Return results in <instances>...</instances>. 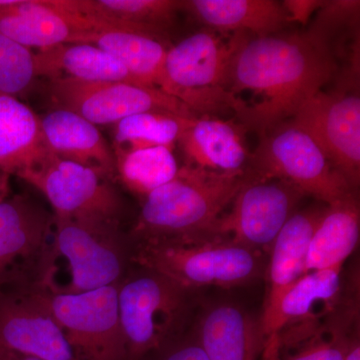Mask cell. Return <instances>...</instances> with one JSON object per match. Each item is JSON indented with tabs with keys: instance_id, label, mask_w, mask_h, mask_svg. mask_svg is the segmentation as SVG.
<instances>
[{
	"instance_id": "1",
	"label": "cell",
	"mask_w": 360,
	"mask_h": 360,
	"mask_svg": "<svg viewBox=\"0 0 360 360\" xmlns=\"http://www.w3.org/2000/svg\"><path fill=\"white\" fill-rule=\"evenodd\" d=\"M338 68L335 49L310 30L266 37L239 32L227 89L236 97L250 94L253 101L245 103L236 122L262 136L295 117Z\"/></svg>"
},
{
	"instance_id": "2",
	"label": "cell",
	"mask_w": 360,
	"mask_h": 360,
	"mask_svg": "<svg viewBox=\"0 0 360 360\" xmlns=\"http://www.w3.org/2000/svg\"><path fill=\"white\" fill-rule=\"evenodd\" d=\"M132 240L122 221L53 214L51 239L34 288L77 295L120 283L131 269Z\"/></svg>"
},
{
	"instance_id": "3",
	"label": "cell",
	"mask_w": 360,
	"mask_h": 360,
	"mask_svg": "<svg viewBox=\"0 0 360 360\" xmlns=\"http://www.w3.org/2000/svg\"><path fill=\"white\" fill-rule=\"evenodd\" d=\"M248 179L245 172L219 174L184 165L174 179L143 198L129 232L132 240L212 238Z\"/></svg>"
},
{
	"instance_id": "4",
	"label": "cell",
	"mask_w": 360,
	"mask_h": 360,
	"mask_svg": "<svg viewBox=\"0 0 360 360\" xmlns=\"http://www.w3.org/2000/svg\"><path fill=\"white\" fill-rule=\"evenodd\" d=\"M264 257L220 238L132 240V265L160 274L193 292L253 283L265 269Z\"/></svg>"
},
{
	"instance_id": "5",
	"label": "cell",
	"mask_w": 360,
	"mask_h": 360,
	"mask_svg": "<svg viewBox=\"0 0 360 360\" xmlns=\"http://www.w3.org/2000/svg\"><path fill=\"white\" fill-rule=\"evenodd\" d=\"M135 267L118 285V314L129 360H143L191 328L195 292L155 271Z\"/></svg>"
},
{
	"instance_id": "6",
	"label": "cell",
	"mask_w": 360,
	"mask_h": 360,
	"mask_svg": "<svg viewBox=\"0 0 360 360\" xmlns=\"http://www.w3.org/2000/svg\"><path fill=\"white\" fill-rule=\"evenodd\" d=\"M206 30L170 47L165 58V94L186 103L198 117L231 111L238 115L245 103L229 91L232 56L239 32L229 37Z\"/></svg>"
},
{
	"instance_id": "7",
	"label": "cell",
	"mask_w": 360,
	"mask_h": 360,
	"mask_svg": "<svg viewBox=\"0 0 360 360\" xmlns=\"http://www.w3.org/2000/svg\"><path fill=\"white\" fill-rule=\"evenodd\" d=\"M246 174L251 179L290 182L305 195L326 205L355 193L311 136L291 122L259 136Z\"/></svg>"
},
{
	"instance_id": "8",
	"label": "cell",
	"mask_w": 360,
	"mask_h": 360,
	"mask_svg": "<svg viewBox=\"0 0 360 360\" xmlns=\"http://www.w3.org/2000/svg\"><path fill=\"white\" fill-rule=\"evenodd\" d=\"M120 283L77 295L39 291L77 360H129L117 293Z\"/></svg>"
},
{
	"instance_id": "9",
	"label": "cell",
	"mask_w": 360,
	"mask_h": 360,
	"mask_svg": "<svg viewBox=\"0 0 360 360\" xmlns=\"http://www.w3.org/2000/svg\"><path fill=\"white\" fill-rule=\"evenodd\" d=\"M304 198L307 195L290 182L255 180L248 175L229 210L215 225L212 238L227 239L266 257Z\"/></svg>"
},
{
	"instance_id": "10",
	"label": "cell",
	"mask_w": 360,
	"mask_h": 360,
	"mask_svg": "<svg viewBox=\"0 0 360 360\" xmlns=\"http://www.w3.org/2000/svg\"><path fill=\"white\" fill-rule=\"evenodd\" d=\"M49 84V94L56 108L77 113L96 127L115 125L129 116L149 111L198 117L186 103L155 87L72 78H56Z\"/></svg>"
},
{
	"instance_id": "11",
	"label": "cell",
	"mask_w": 360,
	"mask_h": 360,
	"mask_svg": "<svg viewBox=\"0 0 360 360\" xmlns=\"http://www.w3.org/2000/svg\"><path fill=\"white\" fill-rule=\"evenodd\" d=\"M52 224L53 212L28 194L0 202V290L37 286Z\"/></svg>"
},
{
	"instance_id": "12",
	"label": "cell",
	"mask_w": 360,
	"mask_h": 360,
	"mask_svg": "<svg viewBox=\"0 0 360 360\" xmlns=\"http://www.w3.org/2000/svg\"><path fill=\"white\" fill-rule=\"evenodd\" d=\"M288 122L307 131L329 162L356 191L360 179L359 90H321Z\"/></svg>"
},
{
	"instance_id": "13",
	"label": "cell",
	"mask_w": 360,
	"mask_h": 360,
	"mask_svg": "<svg viewBox=\"0 0 360 360\" xmlns=\"http://www.w3.org/2000/svg\"><path fill=\"white\" fill-rule=\"evenodd\" d=\"M22 180L44 194L56 217L122 219V196L113 181L91 168L54 156Z\"/></svg>"
},
{
	"instance_id": "14",
	"label": "cell",
	"mask_w": 360,
	"mask_h": 360,
	"mask_svg": "<svg viewBox=\"0 0 360 360\" xmlns=\"http://www.w3.org/2000/svg\"><path fill=\"white\" fill-rule=\"evenodd\" d=\"M0 347L41 360H77L35 288L0 290Z\"/></svg>"
},
{
	"instance_id": "15",
	"label": "cell",
	"mask_w": 360,
	"mask_h": 360,
	"mask_svg": "<svg viewBox=\"0 0 360 360\" xmlns=\"http://www.w3.org/2000/svg\"><path fill=\"white\" fill-rule=\"evenodd\" d=\"M326 208L323 203L300 208L288 220L272 245L266 270V296L259 317L262 345L269 338L284 293L307 274L305 262L310 240Z\"/></svg>"
},
{
	"instance_id": "16",
	"label": "cell",
	"mask_w": 360,
	"mask_h": 360,
	"mask_svg": "<svg viewBox=\"0 0 360 360\" xmlns=\"http://www.w3.org/2000/svg\"><path fill=\"white\" fill-rule=\"evenodd\" d=\"M193 328L210 360H257L262 354L259 319L238 303L208 304Z\"/></svg>"
},
{
	"instance_id": "17",
	"label": "cell",
	"mask_w": 360,
	"mask_h": 360,
	"mask_svg": "<svg viewBox=\"0 0 360 360\" xmlns=\"http://www.w3.org/2000/svg\"><path fill=\"white\" fill-rule=\"evenodd\" d=\"M245 132L238 122L200 116L179 142L187 165L219 174H236L245 172L250 162Z\"/></svg>"
},
{
	"instance_id": "18",
	"label": "cell",
	"mask_w": 360,
	"mask_h": 360,
	"mask_svg": "<svg viewBox=\"0 0 360 360\" xmlns=\"http://www.w3.org/2000/svg\"><path fill=\"white\" fill-rule=\"evenodd\" d=\"M39 118L45 141L56 158L91 168L115 182V153L96 125L63 108Z\"/></svg>"
},
{
	"instance_id": "19",
	"label": "cell",
	"mask_w": 360,
	"mask_h": 360,
	"mask_svg": "<svg viewBox=\"0 0 360 360\" xmlns=\"http://www.w3.org/2000/svg\"><path fill=\"white\" fill-rule=\"evenodd\" d=\"M54 156L39 116L16 97L0 94V170L22 179Z\"/></svg>"
},
{
	"instance_id": "20",
	"label": "cell",
	"mask_w": 360,
	"mask_h": 360,
	"mask_svg": "<svg viewBox=\"0 0 360 360\" xmlns=\"http://www.w3.org/2000/svg\"><path fill=\"white\" fill-rule=\"evenodd\" d=\"M86 26L68 0H23L20 11L0 20V33L26 49L70 44Z\"/></svg>"
},
{
	"instance_id": "21",
	"label": "cell",
	"mask_w": 360,
	"mask_h": 360,
	"mask_svg": "<svg viewBox=\"0 0 360 360\" xmlns=\"http://www.w3.org/2000/svg\"><path fill=\"white\" fill-rule=\"evenodd\" d=\"M37 77L142 84L115 56L96 45L61 44L34 52Z\"/></svg>"
},
{
	"instance_id": "22",
	"label": "cell",
	"mask_w": 360,
	"mask_h": 360,
	"mask_svg": "<svg viewBox=\"0 0 360 360\" xmlns=\"http://www.w3.org/2000/svg\"><path fill=\"white\" fill-rule=\"evenodd\" d=\"M77 13L91 16L105 32H129L165 40L184 1L177 0H70Z\"/></svg>"
},
{
	"instance_id": "23",
	"label": "cell",
	"mask_w": 360,
	"mask_h": 360,
	"mask_svg": "<svg viewBox=\"0 0 360 360\" xmlns=\"http://www.w3.org/2000/svg\"><path fill=\"white\" fill-rule=\"evenodd\" d=\"M184 8L224 34L266 37L283 32L290 23L283 4L274 0H191L184 1Z\"/></svg>"
},
{
	"instance_id": "24",
	"label": "cell",
	"mask_w": 360,
	"mask_h": 360,
	"mask_svg": "<svg viewBox=\"0 0 360 360\" xmlns=\"http://www.w3.org/2000/svg\"><path fill=\"white\" fill-rule=\"evenodd\" d=\"M360 236V212L356 194L326 205L315 227L305 269L307 272L343 265L357 248Z\"/></svg>"
},
{
	"instance_id": "25",
	"label": "cell",
	"mask_w": 360,
	"mask_h": 360,
	"mask_svg": "<svg viewBox=\"0 0 360 360\" xmlns=\"http://www.w3.org/2000/svg\"><path fill=\"white\" fill-rule=\"evenodd\" d=\"M70 42L96 45L118 59L142 84L165 92V65L169 49L165 40L141 33L101 32L77 35Z\"/></svg>"
},
{
	"instance_id": "26",
	"label": "cell",
	"mask_w": 360,
	"mask_h": 360,
	"mask_svg": "<svg viewBox=\"0 0 360 360\" xmlns=\"http://www.w3.org/2000/svg\"><path fill=\"white\" fill-rule=\"evenodd\" d=\"M195 120L162 111L129 116L115 124L113 153L117 158L142 148L155 146L172 148Z\"/></svg>"
},
{
	"instance_id": "27",
	"label": "cell",
	"mask_w": 360,
	"mask_h": 360,
	"mask_svg": "<svg viewBox=\"0 0 360 360\" xmlns=\"http://www.w3.org/2000/svg\"><path fill=\"white\" fill-rule=\"evenodd\" d=\"M115 160V179L143 198L174 179L179 170L172 148L167 146L139 149Z\"/></svg>"
},
{
	"instance_id": "28",
	"label": "cell",
	"mask_w": 360,
	"mask_h": 360,
	"mask_svg": "<svg viewBox=\"0 0 360 360\" xmlns=\"http://www.w3.org/2000/svg\"><path fill=\"white\" fill-rule=\"evenodd\" d=\"M35 78L34 52L0 33V94L18 98Z\"/></svg>"
},
{
	"instance_id": "29",
	"label": "cell",
	"mask_w": 360,
	"mask_h": 360,
	"mask_svg": "<svg viewBox=\"0 0 360 360\" xmlns=\"http://www.w3.org/2000/svg\"><path fill=\"white\" fill-rule=\"evenodd\" d=\"M352 336L342 328H319L311 335L283 348L279 360H343Z\"/></svg>"
},
{
	"instance_id": "30",
	"label": "cell",
	"mask_w": 360,
	"mask_h": 360,
	"mask_svg": "<svg viewBox=\"0 0 360 360\" xmlns=\"http://www.w3.org/2000/svg\"><path fill=\"white\" fill-rule=\"evenodd\" d=\"M143 360H210L194 333L193 326L184 335Z\"/></svg>"
},
{
	"instance_id": "31",
	"label": "cell",
	"mask_w": 360,
	"mask_h": 360,
	"mask_svg": "<svg viewBox=\"0 0 360 360\" xmlns=\"http://www.w3.org/2000/svg\"><path fill=\"white\" fill-rule=\"evenodd\" d=\"M284 11L288 14L290 22L297 21V22L307 25L309 22L310 16L315 11L321 9L326 4V1H315V0H288L281 2Z\"/></svg>"
},
{
	"instance_id": "32",
	"label": "cell",
	"mask_w": 360,
	"mask_h": 360,
	"mask_svg": "<svg viewBox=\"0 0 360 360\" xmlns=\"http://www.w3.org/2000/svg\"><path fill=\"white\" fill-rule=\"evenodd\" d=\"M23 0H0V20L20 11Z\"/></svg>"
},
{
	"instance_id": "33",
	"label": "cell",
	"mask_w": 360,
	"mask_h": 360,
	"mask_svg": "<svg viewBox=\"0 0 360 360\" xmlns=\"http://www.w3.org/2000/svg\"><path fill=\"white\" fill-rule=\"evenodd\" d=\"M0 360H41L30 355L18 354L6 348L0 347Z\"/></svg>"
},
{
	"instance_id": "34",
	"label": "cell",
	"mask_w": 360,
	"mask_h": 360,
	"mask_svg": "<svg viewBox=\"0 0 360 360\" xmlns=\"http://www.w3.org/2000/svg\"><path fill=\"white\" fill-rule=\"evenodd\" d=\"M343 360H360V345L359 338L354 336L348 347Z\"/></svg>"
},
{
	"instance_id": "35",
	"label": "cell",
	"mask_w": 360,
	"mask_h": 360,
	"mask_svg": "<svg viewBox=\"0 0 360 360\" xmlns=\"http://www.w3.org/2000/svg\"><path fill=\"white\" fill-rule=\"evenodd\" d=\"M9 175L0 170V202L9 195Z\"/></svg>"
}]
</instances>
